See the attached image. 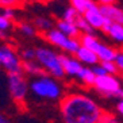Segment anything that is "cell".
Masks as SVG:
<instances>
[{"mask_svg":"<svg viewBox=\"0 0 123 123\" xmlns=\"http://www.w3.org/2000/svg\"><path fill=\"white\" fill-rule=\"evenodd\" d=\"M55 27L60 29L64 34H66L68 37L70 38H80L81 37V31L80 29L77 27L76 22H70V20H66V19H58L55 22Z\"/></svg>","mask_w":123,"mask_h":123,"instance_id":"cell-12","label":"cell"},{"mask_svg":"<svg viewBox=\"0 0 123 123\" xmlns=\"http://www.w3.org/2000/svg\"><path fill=\"white\" fill-rule=\"evenodd\" d=\"M1 15L7 16V18L11 19V20H14V19H15V8H11V7L1 8Z\"/></svg>","mask_w":123,"mask_h":123,"instance_id":"cell-30","label":"cell"},{"mask_svg":"<svg viewBox=\"0 0 123 123\" xmlns=\"http://www.w3.org/2000/svg\"><path fill=\"white\" fill-rule=\"evenodd\" d=\"M12 22H14V20L8 19L7 16L0 15V31H1V33H7L8 30H11Z\"/></svg>","mask_w":123,"mask_h":123,"instance_id":"cell-24","label":"cell"},{"mask_svg":"<svg viewBox=\"0 0 123 123\" xmlns=\"http://www.w3.org/2000/svg\"><path fill=\"white\" fill-rule=\"evenodd\" d=\"M96 53L99 55V60L100 62L103 61H114L116 57V53H118V49H115L114 46L108 43H104V42H101L99 45V47L96 49Z\"/></svg>","mask_w":123,"mask_h":123,"instance_id":"cell-14","label":"cell"},{"mask_svg":"<svg viewBox=\"0 0 123 123\" xmlns=\"http://www.w3.org/2000/svg\"><path fill=\"white\" fill-rule=\"evenodd\" d=\"M23 73L37 77L41 74H45L46 72L37 60H30V61H23Z\"/></svg>","mask_w":123,"mask_h":123,"instance_id":"cell-16","label":"cell"},{"mask_svg":"<svg viewBox=\"0 0 123 123\" xmlns=\"http://www.w3.org/2000/svg\"><path fill=\"white\" fill-rule=\"evenodd\" d=\"M41 1H43V3H53L55 0H41Z\"/></svg>","mask_w":123,"mask_h":123,"instance_id":"cell-34","label":"cell"},{"mask_svg":"<svg viewBox=\"0 0 123 123\" xmlns=\"http://www.w3.org/2000/svg\"><path fill=\"white\" fill-rule=\"evenodd\" d=\"M114 61H115L116 66H118V69H119V72L123 74V49H119V50H118L116 57H115Z\"/></svg>","mask_w":123,"mask_h":123,"instance_id":"cell-28","label":"cell"},{"mask_svg":"<svg viewBox=\"0 0 123 123\" xmlns=\"http://www.w3.org/2000/svg\"><path fill=\"white\" fill-rule=\"evenodd\" d=\"M20 55H22L23 61H30V60H37V49L33 47H26L20 51Z\"/></svg>","mask_w":123,"mask_h":123,"instance_id":"cell-23","label":"cell"},{"mask_svg":"<svg viewBox=\"0 0 123 123\" xmlns=\"http://www.w3.org/2000/svg\"><path fill=\"white\" fill-rule=\"evenodd\" d=\"M74 55H76L80 61L83 62V65H85V66H93V65H96V64L100 62L98 53L95 50H92V49H89V47L83 46V45L79 47V50L76 51Z\"/></svg>","mask_w":123,"mask_h":123,"instance_id":"cell-11","label":"cell"},{"mask_svg":"<svg viewBox=\"0 0 123 123\" xmlns=\"http://www.w3.org/2000/svg\"><path fill=\"white\" fill-rule=\"evenodd\" d=\"M37 61L42 65L47 74L60 80L66 76L61 62V54L57 53L54 49L47 46L37 47Z\"/></svg>","mask_w":123,"mask_h":123,"instance_id":"cell-3","label":"cell"},{"mask_svg":"<svg viewBox=\"0 0 123 123\" xmlns=\"http://www.w3.org/2000/svg\"><path fill=\"white\" fill-rule=\"evenodd\" d=\"M122 80H123V74H122Z\"/></svg>","mask_w":123,"mask_h":123,"instance_id":"cell-35","label":"cell"},{"mask_svg":"<svg viewBox=\"0 0 123 123\" xmlns=\"http://www.w3.org/2000/svg\"><path fill=\"white\" fill-rule=\"evenodd\" d=\"M96 0H70V6L76 8L79 14H85L87 10H89L91 7L96 6Z\"/></svg>","mask_w":123,"mask_h":123,"instance_id":"cell-19","label":"cell"},{"mask_svg":"<svg viewBox=\"0 0 123 123\" xmlns=\"http://www.w3.org/2000/svg\"><path fill=\"white\" fill-rule=\"evenodd\" d=\"M30 92L38 99L43 100H61L64 96V87L60 83V79L50 74H41L30 83Z\"/></svg>","mask_w":123,"mask_h":123,"instance_id":"cell-2","label":"cell"},{"mask_svg":"<svg viewBox=\"0 0 123 123\" xmlns=\"http://www.w3.org/2000/svg\"><path fill=\"white\" fill-rule=\"evenodd\" d=\"M96 74H95V72L92 70V68L91 66H83V69L80 70L79 76L76 77L77 80H79L80 83L83 84V85H85V87H93L95 85V81H96Z\"/></svg>","mask_w":123,"mask_h":123,"instance_id":"cell-15","label":"cell"},{"mask_svg":"<svg viewBox=\"0 0 123 123\" xmlns=\"http://www.w3.org/2000/svg\"><path fill=\"white\" fill-rule=\"evenodd\" d=\"M104 16L111 22L123 23V8L118 7L116 4H110V6H100Z\"/></svg>","mask_w":123,"mask_h":123,"instance_id":"cell-13","label":"cell"},{"mask_svg":"<svg viewBox=\"0 0 123 123\" xmlns=\"http://www.w3.org/2000/svg\"><path fill=\"white\" fill-rule=\"evenodd\" d=\"M116 111H118L120 115L123 116V99L118 100V103H116Z\"/></svg>","mask_w":123,"mask_h":123,"instance_id":"cell-32","label":"cell"},{"mask_svg":"<svg viewBox=\"0 0 123 123\" xmlns=\"http://www.w3.org/2000/svg\"><path fill=\"white\" fill-rule=\"evenodd\" d=\"M0 65L7 73H23V58L11 45L0 47Z\"/></svg>","mask_w":123,"mask_h":123,"instance_id":"cell-7","label":"cell"},{"mask_svg":"<svg viewBox=\"0 0 123 123\" xmlns=\"http://www.w3.org/2000/svg\"><path fill=\"white\" fill-rule=\"evenodd\" d=\"M61 62H62V66H64V70H65V74L68 77H77L80 70L84 66L83 62L80 61L74 54L65 53V51L61 53Z\"/></svg>","mask_w":123,"mask_h":123,"instance_id":"cell-8","label":"cell"},{"mask_svg":"<svg viewBox=\"0 0 123 123\" xmlns=\"http://www.w3.org/2000/svg\"><path fill=\"white\" fill-rule=\"evenodd\" d=\"M34 25H35L37 30L41 31L42 34L49 31V30H51L53 27H55L54 22L50 18H47V16H37L35 20H34Z\"/></svg>","mask_w":123,"mask_h":123,"instance_id":"cell-18","label":"cell"},{"mask_svg":"<svg viewBox=\"0 0 123 123\" xmlns=\"http://www.w3.org/2000/svg\"><path fill=\"white\" fill-rule=\"evenodd\" d=\"M104 34L108 35V38L118 45H123V23H116L107 20L105 26L101 30Z\"/></svg>","mask_w":123,"mask_h":123,"instance_id":"cell-10","label":"cell"},{"mask_svg":"<svg viewBox=\"0 0 123 123\" xmlns=\"http://www.w3.org/2000/svg\"><path fill=\"white\" fill-rule=\"evenodd\" d=\"M7 87L11 99L16 104H22L30 92V84L23 73H7Z\"/></svg>","mask_w":123,"mask_h":123,"instance_id":"cell-6","label":"cell"},{"mask_svg":"<svg viewBox=\"0 0 123 123\" xmlns=\"http://www.w3.org/2000/svg\"><path fill=\"white\" fill-rule=\"evenodd\" d=\"M60 112L64 123H98L103 110L88 95L69 92L60 100Z\"/></svg>","mask_w":123,"mask_h":123,"instance_id":"cell-1","label":"cell"},{"mask_svg":"<svg viewBox=\"0 0 123 123\" xmlns=\"http://www.w3.org/2000/svg\"><path fill=\"white\" fill-rule=\"evenodd\" d=\"M26 0H0V4H1V8H18L22 7V4L25 3Z\"/></svg>","mask_w":123,"mask_h":123,"instance_id":"cell-26","label":"cell"},{"mask_svg":"<svg viewBox=\"0 0 123 123\" xmlns=\"http://www.w3.org/2000/svg\"><path fill=\"white\" fill-rule=\"evenodd\" d=\"M92 68V70L95 72V74L96 76H103V74H107V70L104 69V66L101 65V62H99V64H96V65L91 66Z\"/></svg>","mask_w":123,"mask_h":123,"instance_id":"cell-29","label":"cell"},{"mask_svg":"<svg viewBox=\"0 0 123 123\" xmlns=\"http://www.w3.org/2000/svg\"><path fill=\"white\" fill-rule=\"evenodd\" d=\"M101 65L104 66V69L110 74H118V73H120L118 66H116V64H115V61H103Z\"/></svg>","mask_w":123,"mask_h":123,"instance_id":"cell-27","label":"cell"},{"mask_svg":"<svg viewBox=\"0 0 123 123\" xmlns=\"http://www.w3.org/2000/svg\"><path fill=\"white\" fill-rule=\"evenodd\" d=\"M43 39L47 43H50L51 46H55L58 49H61L62 51L70 53V54H76V51L81 46L80 38H70L57 27H53L51 30L43 33Z\"/></svg>","mask_w":123,"mask_h":123,"instance_id":"cell-4","label":"cell"},{"mask_svg":"<svg viewBox=\"0 0 123 123\" xmlns=\"http://www.w3.org/2000/svg\"><path fill=\"white\" fill-rule=\"evenodd\" d=\"M93 88L98 91L99 93L104 95L107 98H115L118 100L123 99L122 81L118 77V74L107 73V74H103V76H98Z\"/></svg>","mask_w":123,"mask_h":123,"instance_id":"cell-5","label":"cell"},{"mask_svg":"<svg viewBox=\"0 0 123 123\" xmlns=\"http://www.w3.org/2000/svg\"><path fill=\"white\" fill-rule=\"evenodd\" d=\"M0 123H12V122L8 119L6 115H1V118H0Z\"/></svg>","mask_w":123,"mask_h":123,"instance_id":"cell-33","label":"cell"},{"mask_svg":"<svg viewBox=\"0 0 123 123\" xmlns=\"http://www.w3.org/2000/svg\"><path fill=\"white\" fill-rule=\"evenodd\" d=\"M69 1H70V0H69Z\"/></svg>","mask_w":123,"mask_h":123,"instance_id":"cell-36","label":"cell"},{"mask_svg":"<svg viewBox=\"0 0 123 123\" xmlns=\"http://www.w3.org/2000/svg\"><path fill=\"white\" fill-rule=\"evenodd\" d=\"M80 43L83 45V46L89 47V49L96 51V49L99 47V45H100L101 42L99 41V38L95 35L93 33H84L80 37Z\"/></svg>","mask_w":123,"mask_h":123,"instance_id":"cell-17","label":"cell"},{"mask_svg":"<svg viewBox=\"0 0 123 123\" xmlns=\"http://www.w3.org/2000/svg\"><path fill=\"white\" fill-rule=\"evenodd\" d=\"M76 25L77 27L80 29V31L81 33H93V29H92V26L88 23V20L85 19V16H84L83 14H80L79 16H77L76 19Z\"/></svg>","mask_w":123,"mask_h":123,"instance_id":"cell-21","label":"cell"},{"mask_svg":"<svg viewBox=\"0 0 123 123\" xmlns=\"http://www.w3.org/2000/svg\"><path fill=\"white\" fill-rule=\"evenodd\" d=\"M98 123H119V120H118V118H116L114 114L103 111V114H101V116H100V119H99Z\"/></svg>","mask_w":123,"mask_h":123,"instance_id":"cell-25","label":"cell"},{"mask_svg":"<svg viewBox=\"0 0 123 123\" xmlns=\"http://www.w3.org/2000/svg\"><path fill=\"white\" fill-rule=\"evenodd\" d=\"M84 16L88 20V23L92 26L93 30H103V27L105 26V23L108 20L104 16V14H103V11H101V8L99 4H96L93 7H91L89 10H87V12L84 14Z\"/></svg>","mask_w":123,"mask_h":123,"instance_id":"cell-9","label":"cell"},{"mask_svg":"<svg viewBox=\"0 0 123 123\" xmlns=\"http://www.w3.org/2000/svg\"><path fill=\"white\" fill-rule=\"evenodd\" d=\"M99 6H110V4H115L116 0H96Z\"/></svg>","mask_w":123,"mask_h":123,"instance_id":"cell-31","label":"cell"},{"mask_svg":"<svg viewBox=\"0 0 123 123\" xmlns=\"http://www.w3.org/2000/svg\"><path fill=\"white\" fill-rule=\"evenodd\" d=\"M79 11H77L76 8L73 7V6H69L64 10L62 12V19H66V20H70V22H76L77 16H79Z\"/></svg>","mask_w":123,"mask_h":123,"instance_id":"cell-22","label":"cell"},{"mask_svg":"<svg viewBox=\"0 0 123 123\" xmlns=\"http://www.w3.org/2000/svg\"><path fill=\"white\" fill-rule=\"evenodd\" d=\"M18 29L19 31L23 34V35L26 37H30V38H33V37L37 35V27L35 25H33V23H29V22H20L18 23Z\"/></svg>","mask_w":123,"mask_h":123,"instance_id":"cell-20","label":"cell"}]
</instances>
